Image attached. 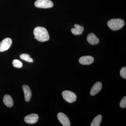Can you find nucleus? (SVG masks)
Here are the masks:
<instances>
[{
	"instance_id": "f257e3e1",
	"label": "nucleus",
	"mask_w": 126,
	"mask_h": 126,
	"mask_svg": "<svg viewBox=\"0 0 126 126\" xmlns=\"http://www.w3.org/2000/svg\"><path fill=\"white\" fill-rule=\"evenodd\" d=\"M34 38L41 42H45L49 40V36L47 30L44 27H37L34 29Z\"/></svg>"
},
{
	"instance_id": "f03ea898",
	"label": "nucleus",
	"mask_w": 126,
	"mask_h": 126,
	"mask_svg": "<svg viewBox=\"0 0 126 126\" xmlns=\"http://www.w3.org/2000/svg\"><path fill=\"white\" fill-rule=\"evenodd\" d=\"M107 25L111 30L116 31L122 29L124 26L125 22L122 19H112L109 21Z\"/></svg>"
},
{
	"instance_id": "7ed1b4c3",
	"label": "nucleus",
	"mask_w": 126,
	"mask_h": 126,
	"mask_svg": "<svg viewBox=\"0 0 126 126\" xmlns=\"http://www.w3.org/2000/svg\"><path fill=\"white\" fill-rule=\"evenodd\" d=\"M35 5L38 8L48 9L53 6V3L50 0H37Z\"/></svg>"
},
{
	"instance_id": "20e7f679",
	"label": "nucleus",
	"mask_w": 126,
	"mask_h": 126,
	"mask_svg": "<svg viewBox=\"0 0 126 126\" xmlns=\"http://www.w3.org/2000/svg\"><path fill=\"white\" fill-rule=\"evenodd\" d=\"M63 98L65 101L69 103H72L76 101L77 95L76 94L70 91L65 90L62 93Z\"/></svg>"
},
{
	"instance_id": "39448f33",
	"label": "nucleus",
	"mask_w": 126,
	"mask_h": 126,
	"mask_svg": "<svg viewBox=\"0 0 126 126\" xmlns=\"http://www.w3.org/2000/svg\"><path fill=\"white\" fill-rule=\"evenodd\" d=\"M12 40L10 38H6L0 43V52L7 50L11 46Z\"/></svg>"
},
{
	"instance_id": "423d86ee",
	"label": "nucleus",
	"mask_w": 126,
	"mask_h": 126,
	"mask_svg": "<svg viewBox=\"0 0 126 126\" xmlns=\"http://www.w3.org/2000/svg\"><path fill=\"white\" fill-rule=\"evenodd\" d=\"M57 117L61 124L64 126H70V123L68 118L64 113H59L57 115Z\"/></svg>"
},
{
	"instance_id": "0eeeda50",
	"label": "nucleus",
	"mask_w": 126,
	"mask_h": 126,
	"mask_svg": "<svg viewBox=\"0 0 126 126\" xmlns=\"http://www.w3.org/2000/svg\"><path fill=\"white\" fill-rule=\"evenodd\" d=\"M38 115L35 113H32L26 116L24 118L25 122L30 124H34L38 121Z\"/></svg>"
},
{
	"instance_id": "6e6552de",
	"label": "nucleus",
	"mask_w": 126,
	"mask_h": 126,
	"mask_svg": "<svg viewBox=\"0 0 126 126\" xmlns=\"http://www.w3.org/2000/svg\"><path fill=\"white\" fill-rule=\"evenodd\" d=\"M94 58L91 56H83L79 60V62L83 65H90L93 63Z\"/></svg>"
},
{
	"instance_id": "1a4fd4ad",
	"label": "nucleus",
	"mask_w": 126,
	"mask_h": 126,
	"mask_svg": "<svg viewBox=\"0 0 126 126\" xmlns=\"http://www.w3.org/2000/svg\"><path fill=\"white\" fill-rule=\"evenodd\" d=\"M22 89L24 94L25 100L26 102L30 101L31 99L32 92L29 87L26 85H23Z\"/></svg>"
},
{
	"instance_id": "9d476101",
	"label": "nucleus",
	"mask_w": 126,
	"mask_h": 126,
	"mask_svg": "<svg viewBox=\"0 0 126 126\" xmlns=\"http://www.w3.org/2000/svg\"><path fill=\"white\" fill-rule=\"evenodd\" d=\"M87 40L92 45L97 44L99 41V39L93 33H91L88 35L87 37Z\"/></svg>"
},
{
	"instance_id": "9b49d317",
	"label": "nucleus",
	"mask_w": 126,
	"mask_h": 126,
	"mask_svg": "<svg viewBox=\"0 0 126 126\" xmlns=\"http://www.w3.org/2000/svg\"><path fill=\"white\" fill-rule=\"evenodd\" d=\"M102 88V84L100 82H97L93 86L91 89L90 94L94 96L100 92Z\"/></svg>"
},
{
	"instance_id": "f8f14e48",
	"label": "nucleus",
	"mask_w": 126,
	"mask_h": 126,
	"mask_svg": "<svg viewBox=\"0 0 126 126\" xmlns=\"http://www.w3.org/2000/svg\"><path fill=\"white\" fill-rule=\"evenodd\" d=\"M3 101L5 105L8 107H12L14 105L13 99L9 94H6L4 96Z\"/></svg>"
},
{
	"instance_id": "ddd939ff",
	"label": "nucleus",
	"mask_w": 126,
	"mask_h": 126,
	"mask_svg": "<svg viewBox=\"0 0 126 126\" xmlns=\"http://www.w3.org/2000/svg\"><path fill=\"white\" fill-rule=\"evenodd\" d=\"M75 28L71 29L72 33L75 35H79L82 34L84 31V27L78 24L74 25Z\"/></svg>"
},
{
	"instance_id": "4468645a",
	"label": "nucleus",
	"mask_w": 126,
	"mask_h": 126,
	"mask_svg": "<svg viewBox=\"0 0 126 126\" xmlns=\"http://www.w3.org/2000/svg\"><path fill=\"white\" fill-rule=\"evenodd\" d=\"M102 121V116L101 115H97L93 120L92 123L90 124L91 126H99Z\"/></svg>"
},
{
	"instance_id": "2eb2a0df",
	"label": "nucleus",
	"mask_w": 126,
	"mask_h": 126,
	"mask_svg": "<svg viewBox=\"0 0 126 126\" xmlns=\"http://www.w3.org/2000/svg\"><path fill=\"white\" fill-rule=\"evenodd\" d=\"M20 58L29 63H33V59L31 58L30 55L27 54H23L20 55Z\"/></svg>"
},
{
	"instance_id": "dca6fc26",
	"label": "nucleus",
	"mask_w": 126,
	"mask_h": 126,
	"mask_svg": "<svg viewBox=\"0 0 126 126\" xmlns=\"http://www.w3.org/2000/svg\"><path fill=\"white\" fill-rule=\"evenodd\" d=\"M12 64L15 67L20 68L23 67V63L18 60H14L12 62Z\"/></svg>"
},
{
	"instance_id": "f3484780",
	"label": "nucleus",
	"mask_w": 126,
	"mask_h": 126,
	"mask_svg": "<svg viewBox=\"0 0 126 126\" xmlns=\"http://www.w3.org/2000/svg\"><path fill=\"white\" fill-rule=\"evenodd\" d=\"M120 107L122 108H125L126 107V97H124L120 102Z\"/></svg>"
},
{
	"instance_id": "a211bd4d",
	"label": "nucleus",
	"mask_w": 126,
	"mask_h": 126,
	"mask_svg": "<svg viewBox=\"0 0 126 126\" xmlns=\"http://www.w3.org/2000/svg\"><path fill=\"white\" fill-rule=\"evenodd\" d=\"M120 75L122 78L124 79H126V68L123 67L122 68L120 72Z\"/></svg>"
}]
</instances>
